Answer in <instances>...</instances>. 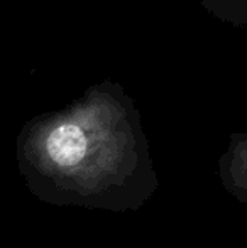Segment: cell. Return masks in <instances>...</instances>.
Here are the masks:
<instances>
[{"instance_id":"7a4b0ae2","label":"cell","mask_w":247,"mask_h":248,"mask_svg":"<svg viewBox=\"0 0 247 248\" xmlns=\"http://www.w3.org/2000/svg\"><path fill=\"white\" fill-rule=\"evenodd\" d=\"M218 179L232 198L247 206V134L235 135L220 157Z\"/></svg>"},{"instance_id":"6da1fadb","label":"cell","mask_w":247,"mask_h":248,"mask_svg":"<svg viewBox=\"0 0 247 248\" xmlns=\"http://www.w3.org/2000/svg\"><path fill=\"white\" fill-rule=\"evenodd\" d=\"M17 164L29 193L53 206L137 211L159 187L148 142L120 115L41 122L20 135Z\"/></svg>"}]
</instances>
